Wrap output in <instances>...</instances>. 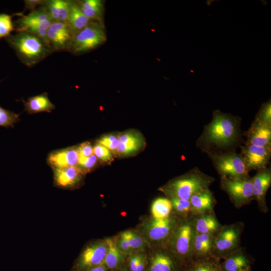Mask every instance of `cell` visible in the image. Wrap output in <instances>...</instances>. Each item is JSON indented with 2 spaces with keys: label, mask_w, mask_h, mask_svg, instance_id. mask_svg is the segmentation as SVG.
Masks as SVG:
<instances>
[{
  "label": "cell",
  "mask_w": 271,
  "mask_h": 271,
  "mask_svg": "<svg viewBox=\"0 0 271 271\" xmlns=\"http://www.w3.org/2000/svg\"><path fill=\"white\" fill-rule=\"evenodd\" d=\"M20 114L4 109L0 105V126L6 128L14 127L20 121Z\"/></svg>",
  "instance_id": "obj_34"
},
{
  "label": "cell",
  "mask_w": 271,
  "mask_h": 271,
  "mask_svg": "<svg viewBox=\"0 0 271 271\" xmlns=\"http://www.w3.org/2000/svg\"><path fill=\"white\" fill-rule=\"evenodd\" d=\"M5 40L21 61L28 67L35 66L53 53L41 38L27 32H17Z\"/></svg>",
  "instance_id": "obj_1"
},
{
  "label": "cell",
  "mask_w": 271,
  "mask_h": 271,
  "mask_svg": "<svg viewBox=\"0 0 271 271\" xmlns=\"http://www.w3.org/2000/svg\"><path fill=\"white\" fill-rule=\"evenodd\" d=\"M255 119L263 123L271 125V103L270 99L262 104Z\"/></svg>",
  "instance_id": "obj_37"
},
{
  "label": "cell",
  "mask_w": 271,
  "mask_h": 271,
  "mask_svg": "<svg viewBox=\"0 0 271 271\" xmlns=\"http://www.w3.org/2000/svg\"><path fill=\"white\" fill-rule=\"evenodd\" d=\"M172 213L180 218H186L192 216L189 200L176 197L170 198Z\"/></svg>",
  "instance_id": "obj_31"
},
{
  "label": "cell",
  "mask_w": 271,
  "mask_h": 271,
  "mask_svg": "<svg viewBox=\"0 0 271 271\" xmlns=\"http://www.w3.org/2000/svg\"><path fill=\"white\" fill-rule=\"evenodd\" d=\"M181 271H190L189 264L186 265Z\"/></svg>",
  "instance_id": "obj_45"
},
{
  "label": "cell",
  "mask_w": 271,
  "mask_h": 271,
  "mask_svg": "<svg viewBox=\"0 0 271 271\" xmlns=\"http://www.w3.org/2000/svg\"><path fill=\"white\" fill-rule=\"evenodd\" d=\"M142 144L141 139L124 143L120 142L116 152L119 155L128 154L137 151L141 147Z\"/></svg>",
  "instance_id": "obj_36"
},
{
  "label": "cell",
  "mask_w": 271,
  "mask_h": 271,
  "mask_svg": "<svg viewBox=\"0 0 271 271\" xmlns=\"http://www.w3.org/2000/svg\"><path fill=\"white\" fill-rule=\"evenodd\" d=\"M195 234L193 216L181 218L165 246L184 265L194 261L193 246Z\"/></svg>",
  "instance_id": "obj_3"
},
{
  "label": "cell",
  "mask_w": 271,
  "mask_h": 271,
  "mask_svg": "<svg viewBox=\"0 0 271 271\" xmlns=\"http://www.w3.org/2000/svg\"><path fill=\"white\" fill-rule=\"evenodd\" d=\"M249 256L241 247L220 261L221 271H247L251 269Z\"/></svg>",
  "instance_id": "obj_19"
},
{
  "label": "cell",
  "mask_w": 271,
  "mask_h": 271,
  "mask_svg": "<svg viewBox=\"0 0 271 271\" xmlns=\"http://www.w3.org/2000/svg\"><path fill=\"white\" fill-rule=\"evenodd\" d=\"M86 271H108L104 264L90 268Z\"/></svg>",
  "instance_id": "obj_44"
},
{
  "label": "cell",
  "mask_w": 271,
  "mask_h": 271,
  "mask_svg": "<svg viewBox=\"0 0 271 271\" xmlns=\"http://www.w3.org/2000/svg\"><path fill=\"white\" fill-rule=\"evenodd\" d=\"M241 148L240 156L249 171L266 168L270 158L271 148L246 144Z\"/></svg>",
  "instance_id": "obj_14"
},
{
  "label": "cell",
  "mask_w": 271,
  "mask_h": 271,
  "mask_svg": "<svg viewBox=\"0 0 271 271\" xmlns=\"http://www.w3.org/2000/svg\"><path fill=\"white\" fill-rule=\"evenodd\" d=\"M125 232L133 252L144 251L146 246V240L145 237L133 230H127Z\"/></svg>",
  "instance_id": "obj_32"
},
{
  "label": "cell",
  "mask_w": 271,
  "mask_h": 271,
  "mask_svg": "<svg viewBox=\"0 0 271 271\" xmlns=\"http://www.w3.org/2000/svg\"><path fill=\"white\" fill-rule=\"evenodd\" d=\"M246 144L271 148V125L255 119L247 131Z\"/></svg>",
  "instance_id": "obj_18"
},
{
  "label": "cell",
  "mask_w": 271,
  "mask_h": 271,
  "mask_svg": "<svg viewBox=\"0 0 271 271\" xmlns=\"http://www.w3.org/2000/svg\"><path fill=\"white\" fill-rule=\"evenodd\" d=\"M220 185L237 208L249 204L253 200L252 178L249 176L241 179L222 176Z\"/></svg>",
  "instance_id": "obj_9"
},
{
  "label": "cell",
  "mask_w": 271,
  "mask_h": 271,
  "mask_svg": "<svg viewBox=\"0 0 271 271\" xmlns=\"http://www.w3.org/2000/svg\"><path fill=\"white\" fill-rule=\"evenodd\" d=\"M215 236L196 232L193 246L194 261L214 257Z\"/></svg>",
  "instance_id": "obj_20"
},
{
  "label": "cell",
  "mask_w": 271,
  "mask_h": 271,
  "mask_svg": "<svg viewBox=\"0 0 271 271\" xmlns=\"http://www.w3.org/2000/svg\"><path fill=\"white\" fill-rule=\"evenodd\" d=\"M115 271H128V270L124 264V265L122 267H121L120 269L117 270H115Z\"/></svg>",
  "instance_id": "obj_46"
},
{
  "label": "cell",
  "mask_w": 271,
  "mask_h": 271,
  "mask_svg": "<svg viewBox=\"0 0 271 271\" xmlns=\"http://www.w3.org/2000/svg\"><path fill=\"white\" fill-rule=\"evenodd\" d=\"M192 216L195 230L197 233L215 236L222 226L214 212L197 214Z\"/></svg>",
  "instance_id": "obj_21"
},
{
  "label": "cell",
  "mask_w": 271,
  "mask_h": 271,
  "mask_svg": "<svg viewBox=\"0 0 271 271\" xmlns=\"http://www.w3.org/2000/svg\"><path fill=\"white\" fill-rule=\"evenodd\" d=\"M118 138L120 142L123 143L141 139L138 135L132 132L124 133L120 136Z\"/></svg>",
  "instance_id": "obj_43"
},
{
  "label": "cell",
  "mask_w": 271,
  "mask_h": 271,
  "mask_svg": "<svg viewBox=\"0 0 271 271\" xmlns=\"http://www.w3.org/2000/svg\"><path fill=\"white\" fill-rule=\"evenodd\" d=\"M77 148L79 156L88 157L93 154V147L89 142L83 143Z\"/></svg>",
  "instance_id": "obj_41"
},
{
  "label": "cell",
  "mask_w": 271,
  "mask_h": 271,
  "mask_svg": "<svg viewBox=\"0 0 271 271\" xmlns=\"http://www.w3.org/2000/svg\"><path fill=\"white\" fill-rule=\"evenodd\" d=\"M257 171L255 176L252 178L253 199L257 202L260 211L266 212L268 208L265 196L271 184V171L266 168Z\"/></svg>",
  "instance_id": "obj_15"
},
{
  "label": "cell",
  "mask_w": 271,
  "mask_h": 271,
  "mask_svg": "<svg viewBox=\"0 0 271 271\" xmlns=\"http://www.w3.org/2000/svg\"><path fill=\"white\" fill-rule=\"evenodd\" d=\"M93 154L103 161H108L112 158L110 150L104 146L97 143L93 147Z\"/></svg>",
  "instance_id": "obj_39"
},
{
  "label": "cell",
  "mask_w": 271,
  "mask_h": 271,
  "mask_svg": "<svg viewBox=\"0 0 271 271\" xmlns=\"http://www.w3.org/2000/svg\"><path fill=\"white\" fill-rule=\"evenodd\" d=\"M106 39L102 24L92 21L73 35L69 51L74 54L87 52L102 44Z\"/></svg>",
  "instance_id": "obj_5"
},
{
  "label": "cell",
  "mask_w": 271,
  "mask_h": 271,
  "mask_svg": "<svg viewBox=\"0 0 271 271\" xmlns=\"http://www.w3.org/2000/svg\"><path fill=\"white\" fill-rule=\"evenodd\" d=\"M46 1L43 0H26L25 2V10H29L33 11L35 10L36 7L38 5L44 6Z\"/></svg>",
  "instance_id": "obj_42"
},
{
  "label": "cell",
  "mask_w": 271,
  "mask_h": 271,
  "mask_svg": "<svg viewBox=\"0 0 271 271\" xmlns=\"http://www.w3.org/2000/svg\"><path fill=\"white\" fill-rule=\"evenodd\" d=\"M214 165L222 176L241 179L249 176V170L240 155L228 153L213 156Z\"/></svg>",
  "instance_id": "obj_11"
},
{
  "label": "cell",
  "mask_w": 271,
  "mask_h": 271,
  "mask_svg": "<svg viewBox=\"0 0 271 271\" xmlns=\"http://www.w3.org/2000/svg\"><path fill=\"white\" fill-rule=\"evenodd\" d=\"M73 37L66 22L53 21L47 33L48 43L52 52L69 51Z\"/></svg>",
  "instance_id": "obj_13"
},
{
  "label": "cell",
  "mask_w": 271,
  "mask_h": 271,
  "mask_svg": "<svg viewBox=\"0 0 271 271\" xmlns=\"http://www.w3.org/2000/svg\"><path fill=\"white\" fill-rule=\"evenodd\" d=\"M97 160V158L94 154L88 157L79 156L77 167L84 173L93 168Z\"/></svg>",
  "instance_id": "obj_38"
},
{
  "label": "cell",
  "mask_w": 271,
  "mask_h": 271,
  "mask_svg": "<svg viewBox=\"0 0 271 271\" xmlns=\"http://www.w3.org/2000/svg\"><path fill=\"white\" fill-rule=\"evenodd\" d=\"M107 249L103 264L108 271H115L122 267L126 260L127 256L118 250L115 244V239L111 238L105 239Z\"/></svg>",
  "instance_id": "obj_24"
},
{
  "label": "cell",
  "mask_w": 271,
  "mask_h": 271,
  "mask_svg": "<svg viewBox=\"0 0 271 271\" xmlns=\"http://www.w3.org/2000/svg\"><path fill=\"white\" fill-rule=\"evenodd\" d=\"M52 22L43 6L27 15L23 14L14 24L16 32L24 31L35 34L49 46L47 33Z\"/></svg>",
  "instance_id": "obj_8"
},
{
  "label": "cell",
  "mask_w": 271,
  "mask_h": 271,
  "mask_svg": "<svg viewBox=\"0 0 271 271\" xmlns=\"http://www.w3.org/2000/svg\"><path fill=\"white\" fill-rule=\"evenodd\" d=\"M115 244L118 250L127 256L133 253L125 231L120 233L116 238Z\"/></svg>",
  "instance_id": "obj_35"
},
{
  "label": "cell",
  "mask_w": 271,
  "mask_h": 271,
  "mask_svg": "<svg viewBox=\"0 0 271 271\" xmlns=\"http://www.w3.org/2000/svg\"><path fill=\"white\" fill-rule=\"evenodd\" d=\"M55 186L65 189L73 188L81 181L84 172L78 167L52 169Z\"/></svg>",
  "instance_id": "obj_16"
},
{
  "label": "cell",
  "mask_w": 271,
  "mask_h": 271,
  "mask_svg": "<svg viewBox=\"0 0 271 271\" xmlns=\"http://www.w3.org/2000/svg\"><path fill=\"white\" fill-rule=\"evenodd\" d=\"M22 13L10 15L7 14H0V39L6 38L11 35L13 31H15L14 24L12 21V17L14 16L19 17L23 15Z\"/></svg>",
  "instance_id": "obj_33"
},
{
  "label": "cell",
  "mask_w": 271,
  "mask_h": 271,
  "mask_svg": "<svg viewBox=\"0 0 271 271\" xmlns=\"http://www.w3.org/2000/svg\"><path fill=\"white\" fill-rule=\"evenodd\" d=\"M247 271H251V269H249V270H247Z\"/></svg>",
  "instance_id": "obj_47"
},
{
  "label": "cell",
  "mask_w": 271,
  "mask_h": 271,
  "mask_svg": "<svg viewBox=\"0 0 271 271\" xmlns=\"http://www.w3.org/2000/svg\"><path fill=\"white\" fill-rule=\"evenodd\" d=\"M98 143L106 147L109 150L114 151L118 147L120 141L119 138L115 136L109 135L103 137L99 140Z\"/></svg>",
  "instance_id": "obj_40"
},
{
  "label": "cell",
  "mask_w": 271,
  "mask_h": 271,
  "mask_svg": "<svg viewBox=\"0 0 271 271\" xmlns=\"http://www.w3.org/2000/svg\"><path fill=\"white\" fill-rule=\"evenodd\" d=\"M79 157L77 147H69L50 152L47 163L52 169L77 167Z\"/></svg>",
  "instance_id": "obj_17"
},
{
  "label": "cell",
  "mask_w": 271,
  "mask_h": 271,
  "mask_svg": "<svg viewBox=\"0 0 271 271\" xmlns=\"http://www.w3.org/2000/svg\"><path fill=\"white\" fill-rule=\"evenodd\" d=\"M220 261L214 257L196 260L189 264L190 271H221Z\"/></svg>",
  "instance_id": "obj_30"
},
{
  "label": "cell",
  "mask_w": 271,
  "mask_h": 271,
  "mask_svg": "<svg viewBox=\"0 0 271 271\" xmlns=\"http://www.w3.org/2000/svg\"><path fill=\"white\" fill-rule=\"evenodd\" d=\"M238 134L236 118L230 114L215 110L212 121L205 127L203 137L208 143L222 148L234 143Z\"/></svg>",
  "instance_id": "obj_4"
},
{
  "label": "cell",
  "mask_w": 271,
  "mask_h": 271,
  "mask_svg": "<svg viewBox=\"0 0 271 271\" xmlns=\"http://www.w3.org/2000/svg\"><path fill=\"white\" fill-rule=\"evenodd\" d=\"M151 212L153 217L155 218L168 217L172 213L171 201L165 198L156 199L152 204Z\"/></svg>",
  "instance_id": "obj_29"
},
{
  "label": "cell",
  "mask_w": 271,
  "mask_h": 271,
  "mask_svg": "<svg viewBox=\"0 0 271 271\" xmlns=\"http://www.w3.org/2000/svg\"><path fill=\"white\" fill-rule=\"evenodd\" d=\"M72 1L48 0L43 6L53 21L67 22Z\"/></svg>",
  "instance_id": "obj_23"
},
{
  "label": "cell",
  "mask_w": 271,
  "mask_h": 271,
  "mask_svg": "<svg viewBox=\"0 0 271 271\" xmlns=\"http://www.w3.org/2000/svg\"><path fill=\"white\" fill-rule=\"evenodd\" d=\"M180 219L173 213L165 218L153 217L144 225V237L153 245L165 246Z\"/></svg>",
  "instance_id": "obj_7"
},
{
  "label": "cell",
  "mask_w": 271,
  "mask_h": 271,
  "mask_svg": "<svg viewBox=\"0 0 271 271\" xmlns=\"http://www.w3.org/2000/svg\"><path fill=\"white\" fill-rule=\"evenodd\" d=\"M107 249L105 240L90 243L81 252L70 271H86L103 264Z\"/></svg>",
  "instance_id": "obj_10"
},
{
  "label": "cell",
  "mask_w": 271,
  "mask_h": 271,
  "mask_svg": "<svg viewBox=\"0 0 271 271\" xmlns=\"http://www.w3.org/2000/svg\"><path fill=\"white\" fill-rule=\"evenodd\" d=\"M148 255L144 251L133 252L127 256L125 265L128 271H146Z\"/></svg>",
  "instance_id": "obj_28"
},
{
  "label": "cell",
  "mask_w": 271,
  "mask_h": 271,
  "mask_svg": "<svg viewBox=\"0 0 271 271\" xmlns=\"http://www.w3.org/2000/svg\"><path fill=\"white\" fill-rule=\"evenodd\" d=\"M189 201L192 216L214 212L215 199L209 189L194 195Z\"/></svg>",
  "instance_id": "obj_22"
},
{
  "label": "cell",
  "mask_w": 271,
  "mask_h": 271,
  "mask_svg": "<svg viewBox=\"0 0 271 271\" xmlns=\"http://www.w3.org/2000/svg\"><path fill=\"white\" fill-rule=\"evenodd\" d=\"M92 21L86 17L81 10L77 2L72 1L66 22L73 35L87 26Z\"/></svg>",
  "instance_id": "obj_26"
},
{
  "label": "cell",
  "mask_w": 271,
  "mask_h": 271,
  "mask_svg": "<svg viewBox=\"0 0 271 271\" xmlns=\"http://www.w3.org/2000/svg\"><path fill=\"white\" fill-rule=\"evenodd\" d=\"M214 181V178L195 168L173 180L161 189L170 198L189 200L194 195L208 189Z\"/></svg>",
  "instance_id": "obj_2"
},
{
  "label": "cell",
  "mask_w": 271,
  "mask_h": 271,
  "mask_svg": "<svg viewBox=\"0 0 271 271\" xmlns=\"http://www.w3.org/2000/svg\"><path fill=\"white\" fill-rule=\"evenodd\" d=\"M23 102L25 110L29 114L42 112H51L55 108L46 92L29 97L27 101L23 100Z\"/></svg>",
  "instance_id": "obj_25"
},
{
  "label": "cell",
  "mask_w": 271,
  "mask_h": 271,
  "mask_svg": "<svg viewBox=\"0 0 271 271\" xmlns=\"http://www.w3.org/2000/svg\"><path fill=\"white\" fill-rule=\"evenodd\" d=\"M160 248L148 256L146 271H181L186 266L166 247Z\"/></svg>",
  "instance_id": "obj_12"
},
{
  "label": "cell",
  "mask_w": 271,
  "mask_h": 271,
  "mask_svg": "<svg viewBox=\"0 0 271 271\" xmlns=\"http://www.w3.org/2000/svg\"><path fill=\"white\" fill-rule=\"evenodd\" d=\"M79 6L89 19L102 24L104 5L101 0H84L78 1Z\"/></svg>",
  "instance_id": "obj_27"
},
{
  "label": "cell",
  "mask_w": 271,
  "mask_h": 271,
  "mask_svg": "<svg viewBox=\"0 0 271 271\" xmlns=\"http://www.w3.org/2000/svg\"><path fill=\"white\" fill-rule=\"evenodd\" d=\"M243 227L241 222L222 225L215 236L214 257L221 260L240 248Z\"/></svg>",
  "instance_id": "obj_6"
}]
</instances>
